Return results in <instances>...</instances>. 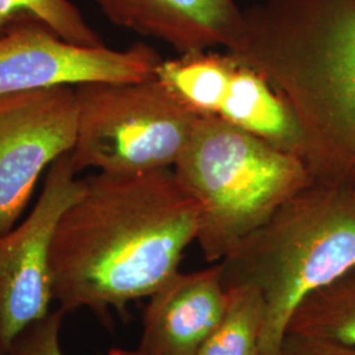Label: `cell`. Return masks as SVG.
<instances>
[{
    "instance_id": "3957f363",
    "label": "cell",
    "mask_w": 355,
    "mask_h": 355,
    "mask_svg": "<svg viewBox=\"0 0 355 355\" xmlns=\"http://www.w3.org/2000/svg\"><path fill=\"white\" fill-rule=\"evenodd\" d=\"M225 288L250 286L265 304L261 355H280L293 311L355 270V190L313 182L220 262Z\"/></svg>"
},
{
    "instance_id": "ba28073f",
    "label": "cell",
    "mask_w": 355,
    "mask_h": 355,
    "mask_svg": "<svg viewBox=\"0 0 355 355\" xmlns=\"http://www.w3.org/2000/svg\"><path fill=\"white\" fill-rule=\"evenodd\" d=\"M76 125L74 86L0 96V237L15 228L42 171L73 150Z\"/></svg>"
},
{
    "instance_id": "7a4b0ae2",
    "label": "cell",
    "mask_w": 355,
    "mask_h": 355,
    "mask_svg": "<svg viewBox=\"0 0 355 355\" xmlns=\"http://www.w3.org/2000/svg\"><path fill=\"white\" fill-rule=\"evenodd\" d=\"M271 83L313 182L355 190V0H265L230 51Z\"/></svg>"
},
{
    "instance_id": "8992f818",
    "label": "cell",
    "mask_w": 355,
    "mask_h": 355,
    "mask_svg": "<svg viewBox=\"0 0 355 355\" xmlns=\"http://www.w3.org/2000/svg\"><path fill=\"white\" fill-rule=\"evenodd\" d=\"M158 76L198 116L214 117L302 158L290 107L271 83L233 53L191 51L162 60Z\"/></svg>"
},
{
    "instance_id": "8fae6325",
    "label": "cell",
    "mask_w": 355,
    "mask_h": 355,
    "mask_svg": "<svg viewBox=\"0 0 355 355\" xmlns=\"http://www.w3.org/2000/svg\"><path fill=\"white\" fill-rule=\"evenodd\" d=\"M114 24L171 45L179 54L223 46L241 37L243 11L234 0H95Z\"/></svg>"
},
{
    "instance_id": "7c38bea8",
    "label": "cell",
    "mask_w": 355,
    "mask_h": 355,
    "mask_svg": "<svg viewBox=\"0 0 355 355\" xmlns=\"http://www.w3.org/2000/svg\"><path fill=\"white\" fill-rule=\"evenodd\" d=\"M287 333L355 347V270L309 293L293 311Z\"/></svg>"
},
{
    "instance_id": "277c9868",
    "label": "cell",
    "mask_w": 355,
    "mask_h": 355,
    "mask_svg": "<svg viewBox=\"0 0 355 355\" xmlns=\"http://www.w3.org/2000/svg\"><path fill=\"white\" fill-rule=\"evenodd\" d=\"M173 171L198 205L196 242L208 262L221 261L282 204L313 183L299 155L203 116Z\"/></svg>"
},
{
    "instance_id": "30bf717a",
    "label": "cell",
    "mask_w": 355,
    "mask_h": 355,
    "mask_svg": "<svg viewBox=\"0 0 355 355\" xmlns=\"http://www.w3.org/2000/svg\"><path fill=\"white\" fill-rule=\"evenodd\" d=\"M227 305L218 263L178 271L149 296L140 343L129 355H198Z\"/></svg>"
},
{
    "instance_id": "5b68a950",
    "label": "cell",
    "mask_w": 355,
    "mask_h": 355,
    "mask_svg": "<svg viewBox=\"0 0 355 355\" xmlns=\"http://www.w3.org/2000/svg\"><path fill=\"white\" fill-rule=\"evenodd\" d=\"M76 87V174H139L173 168L191 139L193 114L157 76L140 82H92Z\"/></svg>"
},
{
    "instance_id": "9a60e30c",
    "label": "cell",
    "mask_w": 355,
    "mask_h": 355,
    "mask_svg": "<svg viewBox=\"0 0 355 355\" xmlns=\"http://www.w3.org/2000/svg\"><path fill=\"white\" fill-rule=\"evenodd\" d=\"M64 315L61 308H57L31 324L15 340L7 355H64L60 333ZM105 355H129V350L112 347Z\"/></svg>"
},
{
    "instance_id": "4fadbf2b",
    "label": "cell",
    "mask_w": 355,
    "mask_h": 355,
    "mask_svg": "<svg viewBox=\"0 0 355 355\" xmlns=\"http://www.w3.org/2000/svg\"><path fill=\"white\" fill-rule=\"evenodd\" d=\"M227 290L224 313L198 355H261L265 304L250 286Z\"/></svg>"
},
{
    "instance_id": "9c48e42d",
    "label": "cell",
    "mask_w": 355,
    "mask_h": 355,
    "mask_svg": "<svg viewBox=\"0 0 355 355\" xmlns=\"http://www.w3.org/2000/svg\"><path fill=\"white\" fill-rule=\"evenodd\" d=\"M161 62L144 42L125 51L82 46L44 23L24 20L0 35V96L92 82H140L155 76Z\"/></svg>"
},
{
    "instance_id": "5bb4252c",
    "label": "cell",
    "mask_w": 355,
    "mask_h": 355,
    "mask_svg": "<svg viewBox=\"0 0 355 355\" xmlns=\"http://www.w3.org/2000/svg\"><path fill=\"white\" fill-rule=\"evenodd\" d=\"M24 20L44 23L76 45L89 48L104 45L101 36L70 0H0V35Z\"/></svg>"
},
{
    "instance_id": "2e32d148",
    "label": "cell",
    "mask_w": 355,
    "mask_h": 355,
    "mask_svg": "<svg viewBox=\"0 0 355 355\" xmlns=\"http://www.w3.org/2000/svg\"><path fill=\"white\" fill-rule=\"evenodd\" d=\"M280 355H355V347L287 333L282 343Z\"/></svg>"
},
{
    "instance_id": "52a82bcc",
    "label": "cell",
    "mask_w": 355,
    "mask_h": 355,
    "mask_svg": "<svg viewBox=\"0 0 355 355\" xmlns=\"http://www.w3.org/2000/svg\"><path fill=\"white\" fill-rule=\"evenodd\" d=\"M85 190L66 153L51 166L31 215L0 237V355L51 312V243L64 211Z\"/></svg>"
},
{
    "instance_id": "6da1fadb",
    "label": "cell",
    "mask_w": 355,
    "mask_h": 355,
    "mask_svg": "<svg viewBox=\"0 0 355 355\" xmlns=\"http://www.w3.org/2000/svg\"><path fill=\"white\" fill-rule=\"evenodd\" d=\"M198 227V205L173 168L86 178L51 243L53 302L111 325L112 309L127 315L179 271Z\"/></svg>"
}]
</instances>
